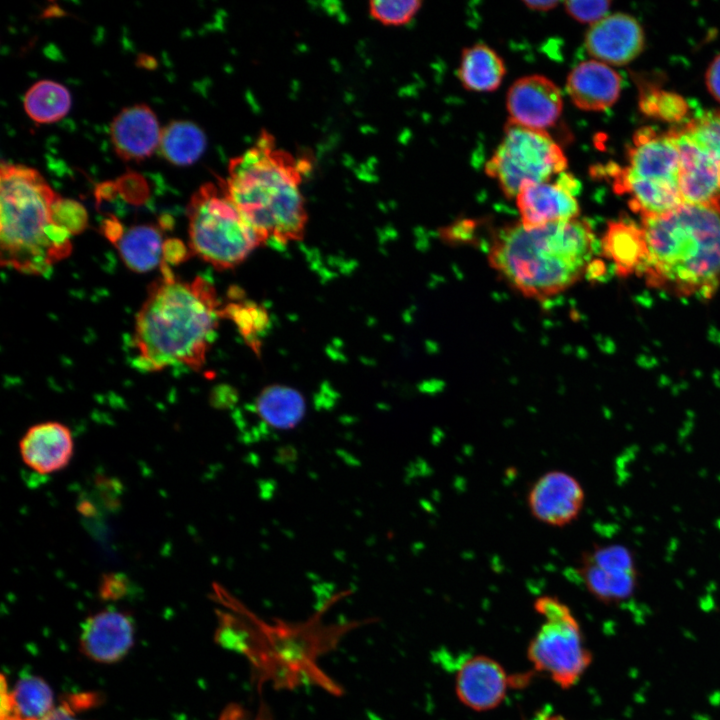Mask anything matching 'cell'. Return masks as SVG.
<instances>
[{
    "mask_svg": "<svg viewBox=\"0 0 720 720\" xmlns=\"http://www.w3.org/2000/svg\"><path fill=\"white\" fill-rule=\"evenodd\" d=\"M310 168L308 159L278 147L266 130L230 160L226 190L263 244L286 245L303 238L308 214L301 185Z\"/></svg>",
    "mask_w": 720,
    "mask_h": 720,
    "instance_id": "2",
    "label": "cell"
},
{
    "mask_svg": "<svg viewBox=\"0 0 720 720\" xmlns=\"http://www.w3.org/2000/svg\"><path fill=\"white\" fill-rule=\"evenodd\" d=\"M160 271L135 318L136 365L150 372L176 364L198 371L222 319L216 289L201 276L177 278L164 261Z\"/></svg>",
    "mask_w": 720,
    "mask_h": 720,
    "instance_id": "1",
    "label": "cell"
},
{
    "mask_svg": "<svg viewBox=\"0 0 720 720\" xmlns=\"http://www.w3.org/2000/svg\"><path fill=\"white\" fill-rule=\"evenodd\" d=\"M644 32L631 15L613 13L592 24L585 35L587 52L596 60L624 65L636 58L644 47Z\"/></svg>",
    "mask_w": 720,
    "mask_h": 720,
    "instance_id": "15",
    "label": "cell"
},
{
    "mask_svg": "<svg viewBox=\"0 0 720 720\" xmlns=\"http://www.w3.org/2000/svg\"><path fill=\"white\" fill-rule=\"evenodd\" d=\"M705 83L710 94L720 102V54L712 60L707 68Z\"/></svg>",
    "mask_w": 720,
    "mask_h": 720,
    "instance_id": "37",
    "label": "cell"
},
{
    "mask_svg": "<svg viewBox=\"0 0 720 720\" xmlns=\"http://www.w3.org/2000/svg\"><path fill=\"white\" fill-rule=\"evenodd\" d=\"M54 222L71 236L81 233L88 224V214L84 206L76 200L56 198L52 207Z\"/></svg>",
    "mask_w": 720,
    "mask_h": 720,
    "instance_id": "32",
    "label": "cell"
},
{
    "mask_svg": "<svg viewBox=\"0 0 720 720\" xmlns=\"http://www.w3.org/2000/svg\"><path fill=\"white\" fill-rule=\"evenodd\" d=\"M579 189V182L565 172L559 174L555 182L524 184L515 198L521 224L533 229L578 218L580 206L576 194Z\"/></svg>",
    "mask_w": 720,
    "mask_h": 720,
    "instance_id": "11",
    "label": "cell"
},
{
    "mask_svg": "<svg viewBox=\"0 0 720 720\" xmlns=\"http://www.w3.org/2000/svg\"><path fill=\"white\" fill-rule=\"evenodd\" d=\"M546 720H566V719H564L561 716H552V717L547 718Z\"/></svg>",
    "mask_w": 720,
    "mask_h": 720,
    "instance_id": "44",
    "label": "cell"
},
{
    "mask_svg": "<svg viewBox=\"0 0 720 720\" xmlns=\"http://www.w3.org/2000/svg\"><path fill=\"white\" fill-rule=\"evenodd\" d=\"M625 167H610L614 189L629 196L630 208L640 216L667 213L681 204L680 155L669 132L638 129L627 150Z\"/></svg>",
    "mask_w": 720,
    "mask_h": 720,
    "instance_id": "6",
    "label": "cell"
},
{
    "mask_svg": "<svg viewBox=\"0 0 720 720\" xmlns=\"http://www.w3.org/2000/svg\"><path fill=\"white\" fill-rule=\"evenodd\" d=\"M1 682V720H41L55 707L53 692L40 677L25 676L11 691Z\"/></svg>",
    "mask_w": 720,
    "mask_h": 720,
    "instance_id": "22",
    "label": "cell"
},
{
    "mask_svg": "<svg viewBox=\"0 0 720 720\" xmlns=\"http://www.w3.org/2000/svg\"><path fill=\"white\" fill-rule=\"evenodd\" d=\"M639 108L646 116L669 123H680L689 112L680 94L651 85L640 89Z\"/></svg>",
    "mask_w": 720,
    "mask_h": 720,
    "instance_id": "29",
    "label": "cell"
},
{
    "mask_svg": "<svg viewBox=\"0 0 720 720\" xmlns=\"http://www.w3.org/2000/svg\"><path fill=\"white\" fill-rule=\"evenodd\" d=\"M596 245L594 231L584 219L533 229L519 222L494 233L488 261L512 288L543 301L564 292L587 273Z\"/></svg>",
    "mask_w": 720,
    "mask_h": 720,
    "instance_id": "3",
    "label": "cell"
},
{
    "mask_svg": "<svg viewBox=\"0 0 720 720\" xmlns=\"http://www.w3.org/2000/svg\"><path fill=\"white\" fill-rule=\"evenodd\" d=\"M610 1H567L566 12L581 23L594 24L604 18L609 11Z\"/></svg>",
    "mask_w": 720,
    "mask_h": 720,
    "instance_id": "33",
    "label": "cell"
},
{
    "mask_svg": "<svg viewBox=\"0 0 720 720\" xmlns=\"http://www.w3.org/2000/svg\"><path fill=\"white\" fill-rule=\"evenodd\" d=\"M647 254L639 272L648 286L710 299L720 286V202L683 203L642 218Z\"/></svg>",
    "mask_w": 720,
    "mask_h": 720,
    "instance_id": "4",
    "label": "cell"
},
{
    "mask_svg": "<svg viewBox=\"0 0 720 720\" xmlns=\"http://www.w3.org/2000/svg\"><path fill=\"white\" fill-rule=\"evenodd\" d=\"M162 232L154 225H134L114 243L123 263L133 272L145 273L163 261Z\"/></svg>",
    "mask_w": 720,
    "mask_h": 720,
    "instance_id": "24",
    "label": "cell"
},
{
    "mask_svg": "<svg viewBox=\"0 0 720 720\" xmlns=\"http://www.w3.org/2000/svg\"><path fill=\"white\" fill-rule=\"evenodd\" d=\"M189 250L218 270L241 264L263 241L230 198L224 179L202 184L191 196Z\"/></svg>",
    "mask_w": 720,
    "mask_h": 720,
    "instance_id": "7",
    "label": "cell"
},
{
    "mask_svg": "<svg viewBox=\"0 0 720 720\" xmlns=\"http://www.w3.org/2000/svg\"><path fill=\"white\" fill-rule=\"evenodd\" d=\"M505 73L503 59L488 45L477 43L463 49L457 76L465 89L494 91L500 86Z\"/></svg>",
    "mask_w": 720,
    "mask_h": 720,
    "instance_id": "23",
    "label": "cell"
},
{
    "mask_svg": "<svg viewBox=\"0 0 720 720\" xmlns=\"http://www.w3.org/2000/svg\"><path fill=\"white\" fill-rule=\"evenodd\" d=\"M510 686L511 677L504 667L486 655L466 658L456 671V696L464 706L476 712L500 706Z\"/></svg>",
    "mask_w": 720,
    "mask_h": 720,
    "instance_id": "14",
    "label": "cell"
},
{
    "mask_svg": "<svg viewBox=\"0 0 720 720\" xmlns=\"http://www.w3.org/2000/svg\"><path fill=\"white\" fill-rule=\"evenodd\" d=\"M578 573L590 594L605 604L626 600L637 583L632 555L621 545L595 546L584 552Z\"/></svg>",
    "mask_w": 720,
    "mask_h": 720,
    "instance_id": "10",
    "label": "cell"
},
{
    "mask_svg": "<svg viewBox=\"0 0 720 720\" xmlns=\"http://www.w3.org/2000/svg\"><path fill=\"white\" fill-rule=\"evenodd\" d=\"M162 128L146 104L121 109L109 127L115 153L124 161H141L159 148Z\"/></svg>",
    "mask_w": 720,
    "mask_h": 720,
    "instance_id": "18",
    "label": "cell"
},
{
    "mask_svg": "<svg viewBox=\"0 0 720 720\" xmlns=\"http://www.w3.org/2000/svg\"><path fill=\"white\" fill-rule=\"evenodd\" d=\"M567 164L563 150L547 131L508 121L485 171L511 199L516 198L524 184L550 181L553 176L563 173Z\"/></svg>",
    "mask_w": 720,
    "mask_h": 720,
    "instance_id": "9",
    "label": "cell"
},
{
    "mask_svg": "<svg viewBox=\"0 0 720 720\" xmlns=\"http://www.w3.org/2000/svg\"><path fill=\"white\" fill-rule=\"evenodd\" d=\"M678 129L699 148L720 162V110L704 112Z\"/></svg>",
    "mask_w": 720,
    "mask_h": 720,
    "instance_id": "30",
    "label": "cell"
},
{
    "mask_svg": "<svg viewBox=\"0 0 720 720\" xmlns=\"http://www.w3.org/2000/svg\"><path fill=\"white\" fill-rule=\"evenodd\" d=\"M102 230L104 232V235L110 240L113 244L120 238L122 233L124 232V229L122 225L119 223L117 219H115L113 216L107 218L103 225Z\"/></svg>",
    "mask_w": 720,
    "mask_h": 720,
    "instance_id": "40",
    "label": "cell"
},
{
    "mask_svg": "<svg viewBox=\"0 0 720 720\" xmlns=\"http://www.w3.org/2000/svg\"><path fill=\"white\" fill-rule=\"evenodd\" d=\"M203 130L188 120H174L162 128L159 143L161 155L176 166L195 163L206 148Z\"/></svg>",
    "mask_w": 720,
    "mask_h": 720,
    "instance_id": "26",
    "label": "cell"
},
{
    "mask_svg": "<svg viewBox=\"0 0 720 720\" xmlns=\"http://www.w3.org/2000/svg\"><path fill=\"white\" fill-rule=\"evenodd\" d=\"M221 318L233 321L245 342L255 352L260 351L259 336L269 323L268 314L262 306L239 298L222 306Z\"/></svg>",
    "mask_w": 720,
    "mask_h": 720,
    "instance_id": "28",
    "label": "cell"
},
{
    "mask_svg": "<svg viewBox=\"0 0 720 720\" xmlns=\"http://www.w3.org/2000/svg\"><path fill=\"white\" fill-rule=\"evenodd\" d=\"M474 224L472 221H463L447 228L445 235L449 240H467L471 237Z\"/></svg>",
    "mask_w": 720,
    "mask_h": 720,
    "instance_id": "38",
    "label": "cell"
},
{
    "mask_svg": "<svg viewBox=\"0 0 720 720\" xmlns=\"http://www.w3.org/2000/svg\"><path fill=\"white\" fill-rule=\"evenodd\" d=\"M529 9L536 10V11H548L553 8H555L559 2L558 1H524L523 2Z\"/></svg>",
    "mask_w": 720,
    "mask_h": 720,
    "instance_id": "43",
    "label": "cell"
},
{
    "mask_svg": "<svg viewBox=\"0 0 720 720\" xmlns=\"http://www.w3.org/2000/svg\"><path fill=\"white\" fill-rule=\"evenodd\" d=\"M189 252L190 250L185 247L181 240L176 238L167 239L163 244V261L169 265L179 264L186 260Z\"/></svg>",
    "mask_w": 720,
    "mask_h": 720,
    "instance_id": "35",
    "label": "cell"
},
{
    "mask_svg": "<svg viewBox=\"0 0 720 720\" xmlns=\"http://www.w3.org/2000/svg\"><path fill=\"white\" fill-rule=\"evenodd\" d=\"M117 191L115 182H105L100 184L96 189V196L100 198H110L115 195Z\"/></svg>",
    "mask_w": 720,
    "mask_h": 720,
    "instance_id": "42",
    "label": "cell"
},
{
    "mask_svg": "<svg viewBox=\"0 0 720 720\" xmlns=\"http://www.w3.org/2000/svg\"><path fill=\"white\" fill-rule=\"evenodd\" d=\"M59 196L34 168L2 161L0 169L1 264L43 275L72 251L71 235L53 220Z\"/></svg>",
    "mask_w": 720,
    "mask_h": 720,
    "instance_id": "5",
    "label": "cell"
},
{
    "mask_svg": "<svg viewBox=\"0 0 720 720\" xmlns=\"http://www.w3.org/2000/svg\"><path fill=\"white\" fill-rule=\"evenodd\" d=\"M601 248L619 276L639 274L647 254L644 230L627 219L610 221L602 237Z\"/></svg>",
    "mask_w": 720,
    "mask_h": 720,
    "instance_id": "21",
    "label": "cell"
},
{
    "mask_svg": "<svg viewBox=\"0 0 720 720\" xmlns=\"http://www.w3.org/2000/svg\"><path fill=\"white\" fill-rule=\"evenodd\" d=\"M71 430L56 421L31 426L19 442L23 462L40 474H50L65 468L73 455Z\"/></svg>",
    "mask_w": 720,
    "mask_h": 720,
    "instance_id": "19",
    "label": "cell"
},
{
    "mask_svg": "<svg viewBox=\"0 0 720 720\" xmlns=\"http://www.w3.org/2000/svg\"><path fill=\"white\" fill-rule=\"evenodd\" d=\"M509 121L520 126L546 131L555 125L563 110L559 87L543 75L517 79L506 97Z\"/></svg>",
    "mask_w": 720,
    "mask_h": 720,
    "instance_id": "13",
    "label": "cell"
},
{
    "mask_svg": "<svg viewBox=\"0 0 720 720\" xmlns=\"http://www.w3.org/2000/svg\"><path fill=\"white\" fill-rule=\"evenodd\" d=\"M421 4L418 0L370 1L369 14L384 25L399 26L410 22Z\"/></svg>",
    "mask_w": 720,
    "mask_h": 720,
    "instance_id": "31",
    "label": "cell"
},
{
    "mask_svg": "<svg viewBox=\"0 0 720 720\" xmlns=\"http://www.w3.org/2000/svg\"><path fill=\"white\" fill-rule=\"evenodd\" d=\"M134 634V624L130 616L121 611L103 610L83 622L79 638L80 650L96 663H116L132 648Z\"/></svg>",
    "mask_w": 720,
    "mask_h": 720,
    "instance_id": "16",
    "label": "cell"
},
{
    "mask_svg": "<svg viewBox=\"0 0 720 720\" xmlns=\"http://www.w3.org/2000/svg\"><path fill=\"white\" fill-rule=\"evenodd\" d=\"M585 501L581 483L571 474L551 470L530 487L528 508L531 515L548 526L564 527L580 515Z\"/></svg>",
    "mask_w": 720,
    "mask_h": 720,
    "instance_id": "12",
    "label": "cell"
},
{
    "mask_svg": "<svg viewBox=\"0 0 720 720\" xmlns=\"http://www.w3.org/2000/svg\"><path fill=\"white\" fill-rule=\"evenodd\" d=\"M680 155L679 187L684 203L720 202V162L689 140L679 129L668 131Z\"/></svg>",
    "mask_w": 720,
    "mask_h": 720,
    "instance_id": "17",
    "label": "cell"
},
{
    "mask_svg": "<svg viewBox=\"0 0 720 720\" xmlns=\"http://www.w3.org/2000/svg\"><path fill=\"white\" fill-rule=\"evenodd\" d=\"M217 720H271V718L264 711L254 714L240 704L233 703L224 708Z\"/></svg>",
    "mask_w": 720,
    "mask_h": 720,
    "instance_id": "36",
    "label": "cell"
},
{
    "mask_svg": "<svg viewBox=\"0 0 720 720\" xmlns=\"http://www.w3.org/2000/svg\"><path fill=\"white\" fill-rule=\"evenodd\" d=\"M124 591L123 580L119 575H106L102 582L101 592L104 596L121 595Z\"/></svg>",
    "mask_w": 720,
    "mask_h": 720,
    "instance_id": "39",
    "label": "cell"
},
{
    "mask_svg": "<svg viewBox=\"0 0 720 720\" xmlns=\"http://www.w3.org/2000/svg\"><path fill=\"white\" fill-rule=\"evenodd\" d=\"M115 183L117 191L120 192L127 201L139 203L142 202L148 194L144 179L135 173L123 175Z\"/></svg>",
    "mask_w": 720,
    "mask_h": 720,
    "instance_id": "34",
    "label": "cell"
},
{
    "mask_svg": "<svg viewBox=\"0 0 720 720\" xmlns=\"http://www.w3.org/2000/svg\"><path fill=\"white\" fill-rule=\"evenodd\" d=\"M305 409L303 395L285 385L265 387L255 401L257 416L275 430L295 428L303 419Z\"/></svg>",
    "mask_w": 720,
    "mask_h": 720,
    "instance_id": "25",
    "label": "cell"
},
{
    "mask_svg": "<svg viewBox=\"0 0 720 720\" xmlns=\"http://www.w3.org/2000/svg\"><path fill=\"white\" fill-rule=\"evenodd\" d=\"M534 609L542 623L527 647V658L560 688L573 687L592 662L579 622L571 609L550 595L538 597Z\"/></svg>",
    "mask_w": 720,
    "mask_h": 720,
    "instance_id": "8",
    "label": "cell"
},
{
    "mask_svg": "<svg viewBox=\"0 0 720 720\" xmlns=\"http://www.w3.org/2000/svg\"><path fill=\"white\" fill-rule=\"evenodd\" d=\"M41 720H79L68 704H62L47 714Z\"/></svg>",
    "mask_w": 720,
    "mask_h": 720,
    "instance_id": "41",
    "label": "cell"
},
{
    "mask_svg": "<svg viewBox=\"0 0 720 720\" xmlns=\"http://www.w3.org/2000/svg\"><path fill=\"white\" fill-rule=\"evenodd\" d=\"M23 106L34 122L48 124L59 121L71 107L68 89L53 80H39L25 93Z\"/></svg>",
    "mask_w": 720,
    "mask_h": 720,
    "instance_id": "27",
    "label": "cell"
},
{
    "mask_svg": "<svg viewBox=\"0 0 720 720\" xmlns=\"http://www.w3.org/2000/svg\"><path fill=\"white\" fill-rule=\"evenodd\" d=\"M622 87L620 75L598 60H587L569 73L566 91L573 104L585 111H603L618 99Z\"/></svg>",
    "mask_w": 720,
    "mask_h": 720,
    "instance_id": "20",
    "label": "cell"
},
{
    "mask_svg": "<svg viewBox=\"0 0 720 720\" xmlns=\"http://www.w3.org/2000/svg\"><path fill=\"white\" fill-rule=\"evenodd\" d=\"M719 171H720V169H719Z\"/></svg>",
    "mask_w": 720,
    "mask_h": 720,
    "instance_id": "45",
    "label": "cell"
}]
</instances>
